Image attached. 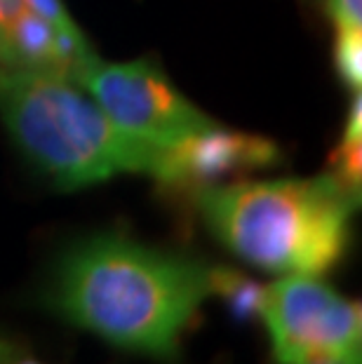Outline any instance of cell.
Returning a JSON list of instances; mask_svg holds the SVG:
<instances>
[{"instance_id": "12", "label": "cell", "mask_w": 362, "mask_h": 364, "mask_svg": "<svg viewBox=\"0 0 362 364\" xmlns=\"http://www.w3.org/2000/svg\"><path fill=\"white\" fill-rule=\"evenodd\" d=\"M336 31H362V0H327Z\"/></svg>"}, {"instance_id": "9", "label": "cell", "mask_w": 362, "mask_h": 364, "mask_svg": "<svg viewBox=\"0 0 362 364\" xmlns=\"http://www.w3.org/2000/svg\"><path fill=\"white\" fill-rule=\"evenodd\" d=\"M334 66L353 92L362 85V31H336Z\"/></svg>"}, {"instance_id": "5", "label": "cell", "mask_w": 362, "mask_h": 364, "mask_svg": "<svg viewBox=\"0 0 362 364\" xmlns=\"http://www.w3.org/2000/svg\"><path fill=\"white\" fill-rule=\"evenodd\" d=\"M78 85L115 127L153 146H172L217 125L149 59H97Z\"/></svg>"}, {"instance_id": "10", "label": "cell", "mask_w": 362, "mask_h": 364, "mask_svg": "<svg viewBox=\"0 0 362 364\" xmlns=\"http://www.w3.org/2000/svg\"><path fill=\"white\" fill-rule=\"evenodd\" d=\"M334 179L344 186L351 196L360 200L362 193V139H341L339 149L332 153V172Z\"/></svg>"}, {"instance_id": "16", "label": "cell", "mask_w": 362, "mask_h": 364, "mask_svg": "<svg viewBox=\"0 0 362 364\" xmlns=\"http://www.w3.org/2000/svg\"><path fill=\"white\" fill-rule=\"evenodd\" d=\"M7 364H43V362H38V360H31V358H19V355H17V358H12V360L7 362Z\"/></svg>"}, {"instance_id": "14", "label": "cell", "mask_w": 362, "mask_h": 364, "mask_svg": "<svg viewBox=\"0 0 362 364\" xmlns=\"http://www.w3.org/2000/svg\"><path fill=\"white\" fill-rule=\"evenodd\" d=\"M0 66H17L14 64L10 43H7V33H5L3 26H0Z\"/></svg>"}, {"instance_id": "1", "label": "cell", "mask_w": 362, "mask_h": 364, "mask_svg": "<svg viewBox=\"0 0 362 364\" xmlns=\"http://www.w3.org/2000/svg\"><path fill=\"white\" fill-rule=\"evenodd\" d=\"M212 299V266L104 233L59 261L55 311L122 350L160 362L179 358L181 338Z\"/></svg>"}, {"instance_id": "4", "label": "cell", "mask_w": 362, "mask_h": 364, "mask_svg": "<svg viewBox=\"0 0 362 364\" xmlns=\"http://www.w3.org/2000/svg\"><path fill=\"white\" fill-rule=\"evenodd\" d=\"M261 320L278 364H362V311L315 275L266 287Z\"/></svg>"}, {"instance_id": "6", "label": "cell", "mask_w": 362, "mask_h": 364, "mask_svg": "<svg viewBox=\"0 0 362 364\" xmlns=\"http://www.w3.org/2000/svg\"><path fill=\"white\" fill-rule=\"evenodd\" d=\"M280 151L271 139L214 125L172 146H160L153 179L179 188H205L226 176L275 165Z\"/></svg>"}, {"instance_id": "15", "label": "cell", "mask_w": 362, "mask_h": 364, "mask_svg": "<svg viewBox=\"0 0 362 364\" xmlns=\"http://www.w3.org/2000/svg\"><path fill=\"white\" fill-rule=\"evenodd\" d=\"M12 358H17V348L7 341H0V364H7Z\"/></svg>"}, {"instance_id": "3", "label": "cell", "mask_w": 362, "mask_h": 364, "mask_svg": "<svg viewBox=\"0 0 362 364\" xmlns=\"http://www.w3.org/2000/svg\"><path fill=\"white\" fill-rule=\"evenodd\" d=\"M0 118L33 165L75 191L118 174L153 176L160 146L125 134L78 82L48 71L0 66Z\"/></svg>"}, {"instance_id": "7", "label": "cell", "mask_w": 362, "mask_h": 364, "mask_svg": "<svg viewBox=\"0 0 362 364\" xmlns=\"http://www.w3.org/2000/svg\"><path fill=\"white\" fill-rule=\"evenodd\" d=\"M5 33H7V43H10L14 64L21 68H31V71H48L59 75V61H57L59 31L50 21L24 10Z\"/></svg>"}, {"instance_id": "11", "label": "cell", "mask_w": 362, "mask_h": 364, "mask_svg": "<svg viewBox=\"0 0 362 364\" xmlns=\"http://www.w3.org/2000/svg\"><path fill=\"white\" fill-rule=\"evenodd\" d=\"M26 10L38 14L41 19L50 21L57 31H66V33H73V31H80L78 24L73 21V17L68 14L64 0H24Z\"/></svg>"}, {"instance_id": "13", "label": "cell", "mask_w": 362, "mask_h": 364, "mask_svg": "<svg viewBox=\"0 0 362 364\" xmlns=\"http://www.w3.org/2000/svg\"><path fill=\"white\" fill-rule=\"evenodd\" d=\"M24 10V0H0V26L7 31Z\"/></svg>"}, {"instance_id": "8", "label": "cell", "mask_w": 362, "mask_h": 364, "mask_svg": "<svg viewBox=\"0 0 362 364\" xmlns=\"http://www.w3.org/2000/svg\"><path fill=\"white\" fill-rule=\"evenodd\" d=\"M212 296H221L235 320L250 322L261 315L266 287L240 275L233 268L212 266Z\"/></svg>"}, {"instance_id": "2", "label": "cell", "mask_w": 362, "mask_h": 364, "mask_svg": "<svg viewBox=\"0 0 362 364\" xmlns=\"http://www.w3.org/2000/svg\"><path fill=\"white\" fill-rule=\"evenodd\" d=\"M207 230L250 266L280 275H322L341 261L360 205L332 174L214 183L196 191Z\"/></svg>"}]
</instances>
